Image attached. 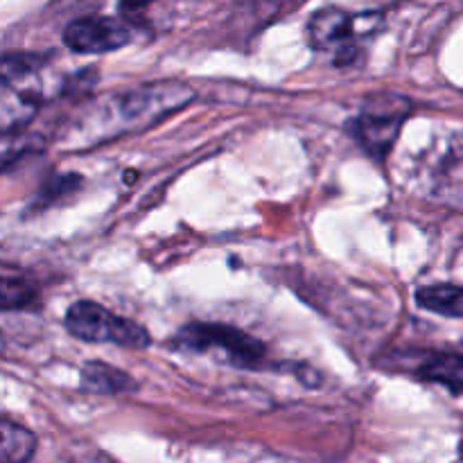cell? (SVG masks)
<instances>
[{
	"label": "cell",
	"mask_w": 463,
	"mask_h": 463,
	"mask_svg": "<svg viewBox=\"0 0 463 463\" xmlns=\"http://www.w3.org/2000/svg\"><path fill=\"white\" fill-rule=\"evenodd\" d=\"M194 90L185 84H147L129 89L125 93L104 98L81 118V140L84 145L104 143L122 134H138L161 122L170 113L179 111Z\"/></svg>",
	"instance_id": "1"
},
{
	"label": "cell",
	"mask_w": 463,
	"mask_h": 463,
	"mask_svg": "<svg viewBox=\"0 0 463 463\" xmlns=\"http://www.w3.org/2000/svg\"><path fill=\"white\" fill-rule=\"evenodd\" d=\"M45 59L39 54L0 57V134L16 131L34 118L43 104Z\"/></svg>",
	"instance_id": "2"
},
{
	"label": "cell",
	"mask_w": 463,
	"mask_h": 463,
	"mask_svg": "<svg viewBox=\"0 0 463 463\" xmlns=\"http://www.w3.org/2000/svg\"><path fill=\"white\" fill-rule=\"evenodd\" d=\"M66 330L80 342L116 344L125 348H147L149 333L143 326L113 315L93 301H77L66 312Z\"/></svg>",
	"instance_id": "3"
},
{
	"label": "cell",
	"mask_w": 463,
	"mask_h": 463,
	"mask_svg": "<svg viewBox=\"0 0 463 463\" xmlns=\"http://www.w3.org/2000/svg\"><path fill=\"white\" fill-rule=\"evenodd\" d=\"M175 344L193 353L224 351L238 366H258L267 353L260 339L224 324H188L176 333Z\"/></svg>",
	"instance_id": "4"
},
{
	"label": "cell",
	"mask_w": 463,
	"mask_h": 463,
	"mask_svg": "<svg viewBox=\"0 0 463 463\" xmlns=\"http://www.w3.org/2000/svg\"><path fill=\"white\" fill-rule=\"evenodd\" d=\"M410 111L411 104L407 99L396 98V95L371 98L355 120V136L362 147L373 154L375 158L387 156Z\"/></svg>",
	"instance_id": "5"
},
{
	"label": "cell",
	"mask_w": 463,
	"mask_h": 463,
	"mask_svg": "<svg viewBox=\"0 0 463 463\" xmlns=\"http://www.w3.org/2000/svg\"><path fill=\"white\" fill-rule=\"evenodd\" d=\"M383 25V14L364 12L360 16L344 12V9L328 7L319 9L310 18L307 25V39L317 50H342L351 45L353 39H364L378 32Z\"/></svg>",
	"instance_id": "6"
},
{
	"label": "cell",
	"mask_w": 463,
	"mask_h": 463,
	"mask_svg": "<svg viewBox=\"0 0 463 463\" xmlns=\"http://www.w3.org/2000/svg\"><path fill=\"white\" fill-rule=\"evenodd\" d=\"M134 36L129 23L122 18L89 16L77 18L63 32V41L80 54H102L125 48Z\"/></svg>",
	"instance_id": "7"
},
{
	"label": "cell",
	"mask_w": 463,
	"mask_h": 463,
	"mask_svg": "<svg viewBox=\"0 0 463 463\" xmlns=\"http://www.w3.org/2000/svg\"><path fill=\"white\" fill-rule=\"evenodd\" d=\"M138 387L125 371L107 362H86L81 369V389L89 393H127Z\"/></svg>",
	"instance_id": "8"
},
{
	"label": "cell",
	"mask_w": 463,
	"mask_h": 463,
	"mask_svg": "<svg viewBox=\"0 0 463 463\" xmlns=\"http://www.w3.org/2000/svg\"><path fill=\"white\" fill-rule=\"evenodd\" d=\"M420 307L441 317L463 319V285H430L416 292Z\"/></svg>",
	"instance_id": "9"
},
{
	"label": "cell",
	"mask_w": 463,
	"mask_h": 463,
	"mask_svg": "<svg viewBox=\"0 0 463 463\" xmlns=\"http://www.w3.org/2000/svg\"><path fill=\"white\" fill-rule=\"evenodd\" d=\"M36 452V437L23 425L0 419V463H23Z\"/></svg>",
	"instance_id": "10"
},
{
	"label": "cell",
	"mask_w": 463,
	"mask_h": 463,
	"mask_svg": "<svg viewBox=\"0 0 463 463\" xmlns=\"http://www.w3.org/2000/svg\"><path fill=\"white\" fill-rule=\"evenodd\" d=\"M419 378L428 383H437L448 387L450 392H463V357L450 355V353H437L430 355L419 366Z\"/></svg>",
	"instance_id": "11"
},
{
	"label": "cell",
	"mask_w": 463,
	"mask_h": 463,
	"mask_svg": "<svg viewBox=\"0 0 463 463\" xmlns=\"http://www.w3.org/2000/svg\"><path fill=\"white\" fill-rule=\"evenodd\" d=\"M41 149L39 136L21 134V131H3L0 134V172L7 170L16 161H21L27 154Z\"/></svg>",
	"instance_id": "12"
},
{
	"label": "cell",
	"mask_w": 463,
	"mask_h": 463,
	"mask_svg": "<svg viewBox=\"0 0 463 463\" xmlns=\"http://www.w3.org/2000/svg\"><path fill=\"white\" fill-rule=\"evenodd\" d=\"M36 301V288L27 280L0 276V312L23 310Z\"/></svg>",
	"instance_id": "13"
},
{
	"label": "cell",
	"mask_w": 463,
	"mask_h": 463,
	"mask_svg": "<svg viewBox=\"0 0 463 463\" xmlns=\"http://www.w3.org/2000/svg\"><path fill=\"white\" fill-rule=\"evenodd\" d=\"M154 3V0H120V5L125 9H138V7H145V5Z\"/></svg>",
	"instance_id": "14"
},
{
	"label": "cell",
	"mask_w": 463,
	"mask_h": 463,
	"mask_svg": "<svg viewBox=\"0 0 463 463\" xmlns=\"http://www.w3.org/2000/svg\"><path fill=\"white\" fill-rule=\"evenodd\" d=\"M3 348H5V342H3V335H0V353H3Z\"/></svg>",
	"instance_id": "15"
},
{
	"label": "cell",
	"mask_w": 463,
	"mask_h": 463,
	"mask_svg": "<svg viewBox=\"0 0 463 463\" xmlns=\"http://www.w3.org/2000/svg\"><path fill=\"white\" fill-rule=\"evenodd\" d=\"M461 457H463V452H461Z\"/></svg>",
	"instance_id": "16"
}]
</instances>
